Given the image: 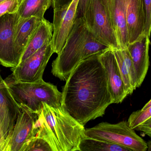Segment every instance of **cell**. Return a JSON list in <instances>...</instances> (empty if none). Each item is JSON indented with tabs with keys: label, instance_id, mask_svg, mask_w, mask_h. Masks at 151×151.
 <instances>
[{
	"label": "cell",
	"instance_id": "obj_1",
	"mask_svg": "<svg viewBox=\"0 0 151 151\" xmlns=\"http://www.w3.org/2000/svg\"><path fill=\"white\" fill-rule=\"evenodd\" d=\"M100 53L80 62L66 81L62 93L61 106L83 126L102 117L113 103Z\"/></svg>",
	"mask_w": 151,
	"mask_h": 151
},
{
	"label": "cell",
	"instance_id": "obj_2",
	"mask_svg": "<svg viewBox=\"0 0 151 151\" xmlns=\"http://www.w3.org/2000/svg\"><path fill=\"white\" fill-rule=\"evenodd\" d=\"M35 126V136L45 139L52 151H80V143L86 137L84 126L62 106L54 107L43 103Z\"/></svg>",
	"mask_w": 151,
	"mask_h": 151
},
{
	"label": "cell",
	"instance_id": "obj_3",
	"mask_svg": "<svg viewBox=\"0 0 151 151\" xmlns=\"http://www.w3.org/2000/svg\"><path fill=\"white\" fill-rule=\"evenodd\" d=\"M109 49L111 48L93 37L83 18H76L64 46L52 63L51 72L66 81L82 60Z\"/></svg>",
	"mask_w": 151,
	"mask_h": 151
},
{
	"label": "cell",
	"instance_id": "obj_4",
	"mask_svg": "<svg viewBox=\"0 0 151 151\" xmlns=\"http://www.w3.org/2000/svg\"><path fill=\"white\" fill-rule=\"evenodd\" d=\"M4 80L18 104L33 112L39 114L43 103L54 107L61 106L62 93L56 86L43 79L32 83L19 82L11 74Z\"/></svg>",
	"mask_w": 151,
	"mask_h": 151
},
{
	"label": "cell",
	"instance_id": "obj_5",
	"mask_svg": "<svg viewBox=\"0 0 151 151\" xmlns=\"http://www.w3.org/2000/svg\"><path fill=\"white\" fill-rule=\"evenodd\" d=\"M82 17L98 41L111 49H120L105 0H89Z\"/></svg>",
	"mask_w": 151,
	"mask_h": 151
},
{
	"label": "cell",
	"instance_id": "obj_6",
	"mask_svg": "<svg viewBox=\"0 0 151 151\" xmlns=\"http://www.w3.org/2000/svg\"><path fill=\"white\" fill-rule=\"evenodd\" d=\"M87 137L103 140L121 145L130 151H146L147 143L137 135L127 121L117 124L102 122L91 128L85 129Z\"/></svg>",
	"mask_w": 151,
	"mask_h": 151
},
{
	"label": "cell",
	"instance_id": "obj_7",
	"mask_svg": "<svg viewBox=\"0 0 151 151\" xmlns=\"http://www.w3.org/2000/svg\"><path fill=\"white\" fill-rule=\"evenodd\" d=\"M54 52L51 43H47L34 54L11 68L12 77L19 82L32 83L43 79L46 66Z\"/></svg>",
	"mask_w": 151,
	"mask_h": 151
},
{
	"label": "cell",
	"instance_id": "obj_8",
	"mask_svg": "<svg viewBox=\"0 0 151 151\" xmlns=\"http://www.w3.org/2000/svg\"><path fill=\"white\" fill-rule=\"evenodd\" d=\"M20 111L0 71V151H6Z\"/></svg>",
	"mask_w": 151,
	"mask_h": 151
},
{
	"label": "cell",
	"instance_id": "obj_9",
	"mask_svg": "<svg viewBox=\"0 0 151 151\" xmlns=\"http://www.w3.org/2000/svg\"><path fill=\"white\" fill-rule=\"evenodd\" d=\"M79 1L73 0L69 5L54 9V32L50 43L54 53L59 54L65 44L76 19Z\"/></svg>",
	"mask_w": 151,
	"mask_h": 151
},
{
	"label": "cell",
	"instance_id": "obj_10",
	"mask_svg": "<svg viewBox=\"0 0 151 151\" xmlns=\"http://www.w3.org/2000/svg\"><path fill=\"white\" fill-rule=\"evenodd\" d=\"M17 12L8 13L0 17V63L5 67L17 66L19 60L14 48L15 26Z\"/></svg>",
	"mask_w": 151,
	"mask_h": 151
},
{
	"label": "cell",
	"instance_id": "obj_11",
	"mask_svg": "<svg viewBox=\"0 0 151 151\" xmlns=\"http://www.w3.org/2000/svg\"><path fill=\"white\" fill-rule=\"evenodd\" d=\"M14 126L6 151H21L26 144L37 133L38 114L23 105Z\"/></svg>",
	"mask_w": 151,
	"mask_h": 151
},
{
	"label": "cell",
	"instance_id": "obj_12",
	"mask_svg": "<svg viewBox=\"0 0 151 151\" xmlns=\"http://www.w3.org/2000/svg\"><path fill=\"white\" fill-rule=\"evenodd\" d=\"M99 57L107 74L113 103H122L128 95L112 49L100 53Z\"/></svg>",
	"mask_w": 151,
	"mask_h": 151
},
{
	"label": "cell",
	"instance_id": "obj_13",
	"mask_svg": "<svg viewBox=\"0 0 151 151\" xmlns=\"http://www.w3.org/2000/svg\"><path fill=\"white\" fill-rule=\"evenodd\" d=\"M150 38L148 35L144 34L137 40L129 43L127 48L134 65L137 88L142 85L149 69Z\"/></svg>",
	"mask_w": 151,
	"mask_h": 151
},
{
	"label": "cell",
	"instance_id": "obj_14",
	"mask_svg": "<svg viewBox=\"0 0 151 151\" xmlns=\"http://www.w3.org/2000/svg\"><path fill=\"white\" fill-rule=\"evenodd\" d=\"M113 27L118 39L120 49L129 44L127 25V0H105Z\"/></svg>",
	"mask_w": 151,
	"mask_h": 151
},
{
	"label": "cell",
	"instance_id": "obj_15",
	"mask_svg": "<svg viewBox=\"0 0 151 151\" xmlns=\"http://www.w3.org/2000/svg\"><path fill=\"white\" fill-rule=\"evenodd\" d=\"M127 19L129 44L145 34L146 14L143 0H127Z\"/></svg>",
	"mask_w": 151,
	"mask_h": 151
},
{
	"label": "cell",
	"instance_id": "obj_16",
	"mask_svg": "<svg viewBox=\"0 0 151 151\" xmlns=\"http://www.w3.org/2000/svg\"><path fill=\"white\" fill-rule=\"evenodd\" d=\"M42 20L35 17L26 18L19 17L15 26L14 43L19 63L35 30Z\"/></svg>",
	"mask_w": 151,
	"mask_h": 151
},
{
	"label": "cell",
	"instance_id": "obj_17",
	"mask_svg": "<svg viewBox=\"0 0 151 151\" xmlns=\"http://www.w3.org/2000/svg\"><path fill=\"white\" fill-rule=\"evenodd\" d=\"M128 95L137 88L135 73L132 59L127 48L112 50Z\"/></svg>",
	"mask_w": 151,
	"mask_h": 151
},
{
	"label": "cell",
	"instance_id": "obj_18",
	"mask_svg": "<svg viewBox=\"0 0 151 151\" xmlns=\"http://www.w3.org/2000/svg\"><path fill=\"white\" fill-rule=\"evenodd\" d=\"M53 24L45 19H43L35 30L19 64L24 62L45 44L50 43L53 37Z\"/></svg>",
	"mask_w": 151,
	"mask_h": 151
},
{
	"label": "cell",
	"instance_id": "obj_19",
	"mask_svg": "<svg viewBox=\"0 0 151 151\" xmlns=\"http://www.w3.org/2000/svg\"><path fill=\"white\" fill-rule=\"evenodd\" d=\"M51 4L52 0H23L17 12L22 18L35 17L43 20L45 12Z\"/></svg>",
	"mask_w": 151,
	"mask_h": 151
},
{
	"label": "cell",
	"instance_id": "obj_20",
	"mask_svg": "<svg viewBox=\"0 0 151 151\" xmlns=\"http://www.w3.org/2000/svg\"><path fill=\"white\" fill-rule=\"evenodd\" d=\"M80 151H128L127 148L103 140L84 137L79 145Z\"/></svg>",
	"mask_w": 151,
	"mask_h": 151
},
{
	"label": "cell",
	"instance_id": "obj_21",
	"mask_svg": "<svg viewBox=\"0 0 151 151\" xmlns=\"http://www.w3.org/2000/svg\"><path fill=\"white\" fill-rule=\"evenodd\" d=\"M21 151H52V150L45 139L35 136L26 144Z\"/></svg>",
	"mask_w": 151,
	"mask_h": 151
},
{
	"label": "cell",
	"instance_id": "obj_22",
	"mask_svg": "<svg viewBox=\"0 0 151 151\" xmlns=\"http://www.w3.org/2000/svg\"><path fill=\"white\" fill-rule=\"evenodd\" d=\"M151 117V106L146 110H140L134 112L129 116L127 121L130 128L134 129Z\"/></svg>",
	"mask_w": 151,
	"mask_h": 151
},
{
	"label": "cell",
	"instance_id": "obj_23",
	"mask_svg": "<svg viewBox=\"0 0 151 151\" xmlns=\"http://www.w3.org/2000/svg\"><path fill=\"white\" fill-rule=\"evenodd\" d=\"M23 0H6L0 3V17L8 13L17 12Z\"/></svg>",
	"mask_w": 151,
	"mask_h": 151
},
{
	"label": "cell",
	"instance_id": "obj_24",
	"mask_svg": "<svg viewBox=\"0 0 151 151\" xmlns=\"http://www.w3.org/2000/svg\"><path fill=\"white\" fill-rule=\"evenodd\" d=\"M143 1L146 14L145 34L150 37L151 34V0H143Z\"/></svg>",
	"mask_w": 151,
	"mask_h": 151
},
{
	"label": "cell",
	"instance_id": "obj_25",
	"mask_svg": "<svg viewBox=\"0 0 151 151\" xmlns=\"http://www.w3.org/2000/svg\"><path fill=\"white\" fill-rule=\"evenodd\" d=\"M134 130L143 132L151 138V117L137 126Z\"/></svg>",
	"mask_w": 151,
	"mask_h": 151
},
{
	"label": "cell",
	"instance_id": "obj_26",
	"mask_svg": "<svg viewBox=\"0 0 151 151\" xmlns=\"http://www.w3.org/2000/svg\"><path fill=\"white\" fill-rule=\"evenodd\" d=\"M89 0H79L76 11V18L82 17Z\"/></svg>",
	"mask_w": 151,
	"mask_h": 151
},
{
	"label": "cell",
	"instance_id": "obj_27",
	"mask_svg": "<svg viewBox=\"0 0 151 151\" xmlns=\"http://www.w3.org/2000/svg\"><path fill=\"white\" fill-rule=\"evenodd\" d=\"M73 0H52L53 9L69 5Z\"/></svg>",
	"mask_w": 151,
	"mask_h": 151
},
{
	"label": "cell",
	"instance_id": "obj_28",
	"mask_svg": "<svg viewBox=\"0 0 151 151\" xmlns=\"http://www.w3.org/2000/svg\"><path fill=\"white\" fill-rule=\"evenodd\" d=\"M151 106V99L149 101V102L147 103L145 105V106L142 108L141 110H146V109H148V108L150 107V106Z\"/></svg>",
	"mask_w": 151,
	"mask_h": 151
},
{
	"label": "cell",
	"instance_id": "obj_29",
	"mask_svg": "<svg viewBox=\"0 0 151 151\" xmlns=\"http://www.w3.org/2000/svg\"><path fill=\"white\" fill-rule=\"evenodd\" d=\"M147 145H148V150H147L151 151V140L148 142V143H147Z\"/></svg>",
	"mask_w": 151,
	"mask_h": 151
},
{
	"label": "cell",
	"instance_id": "obj_30",
	"mask_svg": "<svg viewBox=\"0 0 151 151\" xmlns=\"http://www.w3.org/2000/svg\"><path fill=\"white\" fill-rule=\"evenodd\" d=\"M6 1V0H0V3L4 1Z\"/></svg>",
	"mask_w": 151,
	"mask_h": 151
}]
</instances>
